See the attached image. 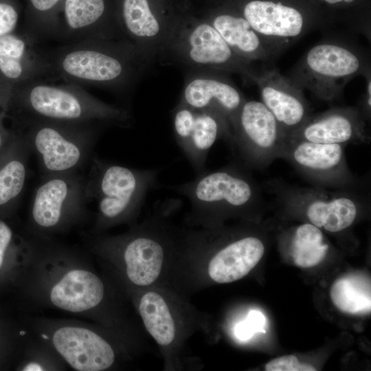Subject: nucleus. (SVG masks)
Here are the masks:
<instances>
[{
	"label": "nucleus",
	"mask_w": 371,
	"mask_h": 371,
	"mask_svg": "<svg viewBox=\"0 0 371 371\" xmlns=\"http://www.w3.org/2000/svg\"><path fill=\"white\" fill-rule=\"evenodd\" d=\"M65 0H26L21 32L36 44L60 40Z\"/></svg>",
	"instance_id": "25"
},
{
	"label": "nucleus",
	"mask_w": 371,
	"mask_h": 371,
	"mask_svg": "<svg viewBox=\"0 0 371 371\" xmlns=\"http://www.w3.org/2000/svg\"><path fill=\"white\" fill-rule=\"evenodd\" d=\"M242 16L269 49L285 47L307 30L302 14L280 1H249L243 6Z\"/></svg>",
	"instance_id": "19"
},
{
	"label": "nucleus",
	"mask_w": 371,
	"mask_h": 371,
	"mask_svg": "<svg viewBox=\"0 0 371 371\" xmlns=\"http://www.w3.org/2000/svg\"><path fill=\"white\" fill-rule=\"evenodd\" d=\"M61 19L59 41L64 43L125 39L117 20L115 0H65Z\"/></svg>",
	"instance_id": "16"
},
{
	"label": "nucleus",
	"mask_w": 371,
	"mask_h": 371,
	"mask_svg": "<svg viewBox=\"0 0 371 371\" xmlns=\"http://www.w3.org/2000/svg\"><path fill=\"white\" fill-rule=\"evenodd\" d=\"M160 0H115L117 20L125 39L150 63L157 61L175 14H166Z\"/></svg>",
	"instance_id": "15"
},
{
	"label": "nucleus",
	"mask_w": 371,
	"mask_h": 371,
	"mask_svg": "<svg viewBox=\"0 0 371 371\" xmlns=\"http://www.w3.org/2000/svg\"><path fill=\"white\" fill-rule=\"evenodd\" d=\"M138 310L143 323L156 342L170 345L175 336V325L169 307L159 293L150 291L140 298Z\"/></svg>",
	"instance_id": "28"
},
{
	"label": "nucleus",
	"mask_w": 371,
	"mask_h": 371,
	"mask_svg": "<svg viewBox=\"0 0 371 371\" xmlns=\"http://www.w3.org/2000/svg\"><path fill=\"white\" fill-rule=\"evenodd\" d=\"M262 102L273 115L286 137L311 115L302 92L297 85L275 71L256 75Z\"/></svg>",
	"instance_id": "21"
},
{
	"label": "nucleus",
	"mask_w": 371,
	"mask_h": 371,
	"mask_svg": "<svg viewBox=\"0 0 371 371\" xmlns=\"http://www.w3.org/2000/svg\"><path fill=\"white\" fill-rule=\"evenodd\" d=\"M265 249L262 240L253 234L240 236L229 241L210 260L209 276L220 284L238 280L258 263Z\"/></svg>",
	"instance_id": "22"
},
{
	"label": "nucleus",
	"mask_w": 371,
	"mask_h": 371,
	"mask_svg": "<svg viewBox=\"0 0 371 371\" xmlns=\"http://www.w3.org/2000/svg\"><path fill=\"white\" fill-rule=\"evenodd\" d=\"M362 112L355 108L339 107L310 115L286 139L320 144H359L368 143V135Z\"/></svg>",
	"instance_id": "18"
},
{
	"label": "nucleus",
	"mask_w": 371,
	"mask_h": 371,
	"mask_svg": "<svg viewBox=\"0 0 371 371\" xmlns=\"http://www.w3.org/2000/svg\"><path fill=\"white\" fill-rule=\"evenodd\" d=\"M284 241L287 243L295 264L303 268L318 265L325 258L330 249L322 231L308 223L297 226Z\"/></svg>",
	"instance_id": "26"
},
{
	"label": "nucleus",
	"mask_w": 371,
	"mask_h": 371,
	"mask_svg": "<svg viewBox=\"0 0 371 371\" xmlns=\"http://www.w3.org/2000/svg\"><path fill=\"white\" fill-rule=\"evenodd\" d=\"M226 74L205 69L186 71L179 102L193 109L216 112L232 127L245 98Z\"/></svg>",
	"instance_id": "17"
},
{
	"label": "nucleus",
	"mask_w": 371,
	"mask_h": 371,
	"mask_svg": "<svg viewBox=\"0 0 371 371\" xmlns=\"http://www.w3.org/2000/svg\"><path fill=\"white\" fill-rule=\"evenodd\" d=\"M324 1L330 4H335V3H338L341 2L352 3L355 0H324Z\"/></svg>",
	"instance_id": "36"
},
{
	"label": "nucleus",
	"mask_w": 371,
	"mask_h": 371,
	"mask_svg": "<svg viewBox=\"0 0 371 371\" xmlns=\"http://www.w3.org/2000/svg\"><path fill=\"white\" fill-rule=\"evenodd\" d=\"M12 90L0 86V125L7 119L9 101Z\"/></svg>",
	"instance_id": "34"
},
{
	"label": "nucleus",
	"mask_w": 371,
	"mask_h": 371,
	"mask_svg": "<svg viewBox=\"0 0 371 371\" xmlns=\"http://www.w3.org/2000/svg\"><path fill=\"white\" fill-rule=\"evenodd\" d=\"M67 365L55 350L30 330V336L24 340L23 360L19 370L59 371L65 370Z\"/></svg>",
	"instance_id": "29"
},
{
	"label": "nucleus",
	"mask_w": 371,
	"mask_h": 371,
	"mask_svg": "<svg viewBox=\"0 0 371 371\" xmlns=\"http://www.w3.org/2000/svg\"><path fill=\"white\" fill-rule=\"evenodd\" d=\"M15 134L14 128H8L4 124L0 125V156L12 142Z\"/></svg>",
	"instance_id": "35"
},
{
	"label": "nucleus",
	"mask_w": 371,
	"mask_h": 371,
	"mask_svg": "<svg viewBox=\"0 0 371 371\" xmlns=\"http://www.w3.org/2000/svg\"><path fill=\"white\" fill-rule=\"evenodd\" d=\"M43 49L21 32L0 38V85L10 90L30 80H47Z\"/></svg>",
	"instance_id": "20"
},
{
	"label": "nucleus",
	"mask_w": 371,
	"mask_h": 371,
	"mask_svg": "<svg viewBox=\"0 0 371 371\" xmlns=\"http://www.w3.org/2000/svg\"><path fill=\"white\" fill-rule=\"evenodd\" d=\"M172 119L175 141L196 175L205 170L210 150L218 139L232 144L231 125L216 112L179 102L172 111Z\"/></svg>",
	"instance_id": "14"
},
{
	"label": "nucleus",
	"mask_w": 371,
	"mask_h": 371,
	"mask_svg": "<svg viewBox=\"0 0 371 371\" xmlns=\"http://www.w3.org/2000/svg\"><path fill=\"white\" fill-rule=\"evenodd\" d=\"M13 128L21 131L38 160L42 177L80 172L93 156L107 127L98 124L36 120Z\"/></svg>",
	"instance_id": "8"
},
{
	"label": "nucleus",
	"mask_w": 371,
	"mask_h": 371,
	"mask_svg": "<svg viewBox=\"0 0 371 371\" xmlns=\"http://www.w3.org/2000/svg\"><path fill=\"white\" fill-rule=\"evenodd\" d=\"M170 188L188 200L190 216L201 221L254 216L267 203L261 186L240 164L205 170L194 179Z\"/></svg>",
	"instance_id": "4"
},
{
	"label": "nucleus",
	"mask_w": 371,
	"mask_h": 371,
	"mask_svg": "<svg viewBox=\"0 0 371 371\" xmlns=\"http://www.w3.org/2000/svg\"><path fill=\"white\" fill-rule=\"evenodd\" d=\"M30 330L48 344L68 367L77 371H103L112 368L114 346L87 322L30 318Z\"/></svg>",
	"instance_id": "10"
},
{
	"label": "nucleus",
	"mask_w": 371,
	"mask_h": 371,
	"mask_svg": "<svg viewBox=\"0 0 371 371\" xmlns=\"http://www.w3.org/2000/svg\"><path fill=\"white\" fill-rule=\"evenodd\" d=\"M365 67L362 56L351 47L340 43L324 42L305 54L297 70L298 83L318 98L331 101L344 86Z\"/></svg>",
	"instance_id": "13"
},
{
	"label": "nucleus",
	"mask_w": 371,
	"mask_h": 371,
	"mask_svg": "<svg viewBox=\"0 0 371 371\" xmlns=\"http://www.w3.org/2000/svg\"><path fill=\"white\" fill-rule=\"evenodd\" d=\"M43 54L47 80L105 89L128 108L136 85L151 65L125 39L82 40L43 49Z\"/></svg>",
	"instance_id": "2"
},
{
	"label": "nucleus",
	"mask_w": 371,
	"mask_h": 371,
	"mask_svg": "<svg viewBox=\"0 0 371 371\" xmlns=\"http://www.w3.org/2000/svg\"><path fill=\"white\" fill-rule=\"evenodd\" d=\"M6 215L0 214V272L10 260L24 269L30 248V234L25 231L23 235H17L4 218Z\"/></svg>",
	"instance_id": "30"
},
{
	"label": "nucleus",
	"mask_w": 371,
	"mask_h": 371,
	"mask_svg": "<svg viewBox=\"0 0 371 371\" xmlns=\"http://www.w3.org/2000/svg\"><path fill=\"white\" fill-rule=\"evenodd\" d=\"M86 176L87 203L97 212L91 234L131 221L141 210L147 194L159 186L158 169H137L103 160L93 155Z\"/></svg>",
	"instance_id": "5"
},
{
	"label": "nucleus",
	"mask_w": 371,
	"mask_h": 371,
	"mask_svg": "<svg viewBox=\"0 0 371 371\" xmlns=\"http://www.w3.org/2000/svg\"><path fill=\"white\" fill-rule=\"evenodd\" d=\"M30 235L28 258L18 280L30 304L109 323L107 286L87 254L54 238Z\"/></svg>",
	"instance_id": "1"
},
{
	"label": "nucleus",
	"mask_w": 371,
	"mask_h": 371,
	"mask_svg": "<svg viewBox=\"0 0 371 371\" xmlns=\"http://www.w3.org/2000/svg\"><path fill=\"white\" fill-rule=\"evenodd\" d=\"M7 119L13 126L36 120L98 124L107 128H130L131 109L106 103L83 87L63 82L56 85L35 79L12 89Z\"/></svg>",
	"instance_id": "3"
},
{
	"label": "nucleus",
	"mask_w": 371,
	"mask_h": 371,
	"mask_svg": "<svg viewBox=\"0 0 371 371\" xmlns=\"http://www.w3.org/2000/svg\"><path fill=\"white\" fill-rule=\"evenodd\" d=\"M369 185L325 189L291 184L280 178L264 183L266 192L285 214L304 218L325 231L339 234L350 228L368 210Z\"/></svg>",
	"instance_id": "6"
},
{
	"label": "nucleus",
	"mask_w": 371,
	"mask_h": 371,
	"mask_svg": "<svg viewBox=\"0 0 371 371\" xmlns=\"http://www.w3.org/2000/svg\"><path fill=\"white\" fill-rule=\"evenodd\" d=\"M206 20L239 56L249 62L265 60L269 49L243 16L229 12H215Z\"/></svg>",
	"instance_id": "24"
},
{
	"label": "nucleus",
	"mask_w": 371,
	"mask_h": 371,
	"mask_svg": "<svg viewBox=\"0 0 371 371\" xmlns=\"http://www.w3.org/2000/svg\"><path fill=\"white\" fill-rule=\"evenodd\" d=\"M370 280L362 274L351 273L336 280L330 295L334 305L350 314H366L371 309Z\"/></svg>",
	"instance_id": "27"
},
{
	"label": "nucleus",
	"mask_w": 371,
	"mask_h": 371,
	"mask_svg": "<svg viewBox=\"0 0 371 371\" xmlns=\"http://www.w3.org/2000/svg\"><path fill=\"white\" fill-rule=\"evenodd\" d=\"M162 65L188 70L238 73L254 80L250 62L239 56L206 20L175 14L170 31L157 58Z\"/></svg>",
	"instance_id": "7"
},
{
	"label": "nucleus",
	"mask_w": 371,
	"mask_h": 371,
	"mask_svg": "<svg viewBox=\"0 0 371 371\" xmlns=\"http://www.w3.org/2000/svg\"><path fill=\"white\" fill-rule=\"evenodd\" d=\"M20 13L17 0H0V38L16 32Z\"/></svg>",
	"instance_id": "31"
},
{
	"label": "nucleus",
	"mask_w": 371,
	"mask_h": 371,
	"mask_svg": "<svg viewBox=\"0 0 371 371\" xmlns=\"http://www.w3.org/2000/svg\"><path fill=\"white\" fill-rule=\"evenodd\" d=\"M14 129V139L0 156V214L13 211L27 180L31 151L23 134Z\"/></svg>",
	"instance_id": "23"
},
{
	"label": "nucleus",
	"mask_w": 371,
	"mask_h": 371,
	"mask_svg": "<svg viewBox=\"0 0 371 371\" xmlns=\"http://www.w3.org/2000/svg\"><path fill=\"white\" fill-rule=\"evenodd\" d=\"M85 182L81 172L42 177L32 199L26 231L54 238L82 224L88 216Z\"/></svg>",
	"instance_id": "9"
},
{
	"label": "nucleus",
	"mask_w": 371,
	"mask_h": 371,
	"mask_svg": "<svg viewBox=\"0 0 371 371\" xmlns=\"http://www.w3.org/2000/svg\"><path fill=\"white\" fill-rule=\"evenodd\" d=\"M232 128L230 146L246 168L263 169L280 159L286 135L262 102L245 100Z\"/></svg>",
	"instance_id": "11"
},
{
	"label": "nucleus",
	"mask_w": 371,
	"mask_h": 371,
	"mask_svg": "<svg viewBox=\"0 0 371 371\" xmlns=\"http://www.w3.org/2000/svg\"><path fill=\"white\" fill-rule=\"evenodd\" d=\"M345 145L286 139L280 159L286 161L311 186L346 189L363 186L368 180L357 177L350 169Z\"/></svg>",
	"instance_id": "12"
},
{
	"label": "nucleus",
	"mask_w": 371,
	"mask_h": 371,
	"mask_svg": "<svg viewBox=\"0 0 371 371\" xmlns=\"http://www.w3.org/2000/svg\"><path fill=\"white\" fill-rule=\"evenodd\" d=\"M265 317L258 311H251L247 319L238 324L235 328L236 336L240 340L250 339L256 333H265Z\"/></svg>",
	"instance_id": "32"
},
{
	"label": "nucleus",
	"mask_w": 371,
	"mask_h": 371,
	"mask_svg": "<svg viewBox=\"0 0 371 371\" xmlns=\"http://www.w3.org/2000/svg\"><path fill=\"white\" fill-rule=\"evenodd\" d=\"M267 371H315L314 367L302 364L294 355H286L274 359L265 366Z\"/></svg>",
	"instance_id": "33"
}]
</instances>
